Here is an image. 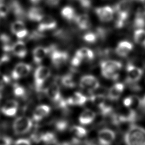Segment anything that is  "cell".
Listing matches in <instances>:
<instances>
[{"mask_svg": "<svg viewBox=\"0 0 145 145\" xmlns=\"http://www.w3.org/2000/svg\"><path fill=\"white\" fill-rule=\"evenodd\" d=\"M123 139L126 145H145V129L131 125L125 133Z\"/></svg>", "mask_w": 145, "mask_h": 145, "instance_id": "6da1fadb", "label": "cell"}, {"mask_svg": "<svg viewBox=\"0 0 145 145\" xmlns=\"http://www.w3.org/2000/svg\"><path fill=\"white\" fill-rule=\"evenodd\" d=\"M122 66V63L116 60H106L100 63L102 75L108 79L116 80L119 77V71Z\"/></svg>", "mask_w": 145, "mask_h": 145, "instance_id": "7a4b0ae2", "label": "cell"}, {"mask_svg": "<svg viewBox=\"0 0 145 145\" xmlns=\"http://www.w3.org/2000/svg\"><path fill=\"white\" fill-rule=\"evenodd\" d=\"M32 121L26 116H20L14 121L12 128L15 134L22 135L28 133L32 127Z\"/></svg>", "mask_w": 145, "mask_h": 145, "instance_id": "3957f363", "label": "cell"}, {"mask_svg": "<svg viewBox=\"0 0 145 145\" xmlns=\"http://www.w3.org/2000/svg\"><path fill=\"white\" fill-rule=\"evenodd\" d=\"M50 69L44 66H40L36 68L34 72L35 84L37 89H40L46 80L50 75Z\"/></svg>", "mask_w": 145, "mask_h": 145, "instance_id": "277c9868", "label": "cell"}, {"mask_svg": "<svg viewBox=\"0 0 145 145\" xmlns=\"http://www.w3.org/2000/svg\"><path fill=\"white\" fill-rule=\"evenodd\" d=\"M45 93L47 97L54 103H58L62 105H65V103L67 104L66 101L65 103L62 100L60 87L56 82L52 83L46 88Z\"/></svg>", "mask_w": 145, "mask_h": 145, "instance_id": "5b68a950", "label": "cell"}, {"mask_svg": "<svg viewBox=\"0 0 145 145\" xmlns=\"http://www.w3.org/2000/svg\"><path fill=\"white\" fill-rule=\"evenodd\" d=\"M80 87L86 90L93 92L100 87L97 79L92 75H86L81 77L79 81Z\"/></svg>", "mask_w": 145, "mask_h": 145, "instance_id": "8992f818", "label": "cell"}, {"mask_svg": "<svg viewBox=\"0 0 145 145\" xmlns=\"http://www.w3.org/2000/svg\"><path fill=\"white\" fill-rule=\"evenodd\" d=\"M126 83H137L143 74V70L131 63H129L126 66Z\"/></svg>", "mask_w": 145, "mask_h": 145, "instance_id": "52a82bcc", "label": "cell"}, {"mask_svg": "<svg viewBox=\"0 0 145 145\" xmlns=\"http://www.w3.org/2000/svg\"><path fill=\"white\" fill-rule=\"evenodd\" d=\"M50 58L53 65L56 68H59L66 63L69 58V54L65 51L56 50L53 47L50 52Z\"/></svg>", "mask_w": 145, "mask_h": 145, "instance_id": "ba28073f", "label": "cell"}, {"mask_svg": "<svg viewBox=\"0 0 145 145\" xmlns=\"http://www.w3.org/2000/svg\"><path fill=\"white\" fill-rule=\"evenodd\" d=\"M32 69L31 66L23 62L18 63L14 67L11 76L14 80H18L27 76Z\"/></svg>", "mask_w": 145, "mask_h": 145, "instance_id": "9c48e42d", "label": "cell"}, {"mask_svg": "<svg viewBox=\"0 0 145 145\" xmlns=\"http://www.w3.org/2000/svg\"><path fill=\"white\" fill-rule=\"evenodd\" d=\"M131 6L130 0H121L116 5L114 11L116 12L117 17L128 18Z\"/></svg>", "mask_w": 145, "mask_h": 145, "instance_id": "30bf717a", "label": "cell"}, {"mask_svg": "<svg viewBox=\"0 0 145 145\" xmlns=\"http://www.w3.org/2000/svg\"><path fill=\"white\" fill-rule=\"evenodd\" d=\"M97 137L101 145H110L116 138V133L112 130L105 128L99 131Z\"/></svg>", "mask_w": 145, "mask_h": 145, "instance_id": "8fae6325", "label": "cell"}, {"mask_svg": "<svg viewBox=\"0 0 145 145\" xmlns=\"http://www.w3.org/2000/svg\"><path fill=\"white\" fill-rule=\"evenodd\" d=\"M95 12L101 22H108L113 19L114 11L111 7L105 6L95 8Z\"/></svg>", "mask_w": 145, "mask_h": 145, "instance_id": "7c38bea8", "label": "cell"}, {"mask_svg": "<svg viewBox=\"0 0 145 145\" xmlns=\"http://www.w3.org/2000/svg\"><path fill=\"white\" fill-rule=\"evenodd\" d=\"M11 31L20 39L24 38L28 33L25 24L22 20H16L13 22L11 25Z\"/></svg>", "mask_w": 145, "mask_h": 145, "instance_id": "4fadbf2b", "label": "cell"}, {"mask_svg": "<svg viewBox=\"0 0 145 145\" xmlns=\"http://www.w3.org/2000/svg\"><path fill=\"white\" fill-rule=\"evenodd\" d=\"M57 26L56 20L50 16H44L43 18L40 21L37 31L42 33L47 31H50L54 29Z\"/></svg>", "mask_w": 145, "mask_h": 145, "instance_id": "5bb4252c", "label": "cell"}, {"mask_svg": "<svg viewBox=\"0 0 145 145\" xmlns=\"http://www.w3.org/2000/svg\"><path fill=\"white\" fill-rule=\"evenodd\" d=\"M53 47V46H52L50 48L43 46H37L35 48L32 52L34 62L37 64L40 63L44 58L48 55V54L50 53Z\"/></svg>", "mask_w": 145, "mask_h": 145, "instance_id": "9a60e30c", "label": "cell"}, {"mask_svg": "<svg viewBox=\"0 0 145 145\" xmlns=\"http://www.w3.org/2000/svg\"><path fill=\"white\" fill-rule=\"evenodd\" d=\"M18 103L15 100L7 101L2 106L1 111L3 114L8 117L14 116L18 111Z\"/></svg>", "mask_w": 145, "mask_h": 145, "instance_id": "2e32d148", "label": "cell"}, {"mask_svg": "<svg viewBox=\"0 0 145 145\" xmlns=\"http://www.w3.org/2000/svg\"><path fill=\"white\" fill-rule=\"evenodd\" d=\"M50 107L47 105H40L34 110L32 118L35 121H40L46 117L50 112Z\"/></svg>", "mask_w": 145, "mask_h": 145, "instance_id": "e0dca14e", "label": "cell"}, {"mask_svg": "<svg viewBox=\"0 0 145 145\" xmlns=\"http://www.w3.org/2000/svg\"><path fill=\"white\" fill-rule=\"evenodd\" d=\"M133 45L131 42L127 41H120L116 48V53L120 57H126L133 50Z\"/></svg>", "mask_w": 145, "mask_h": 145, "instance_id": "ac0fdd59", "label": "cell"}, {"mask_svg": "<svg viewBox=\"0 0 145 145\" xmlns=\"http://www.w3.org/2000/svg\"><path fill=\"white\" fill-rule=\"evenodd\" d=\"M11 51L15 56L20 58L25 57L27 53L25 44L20 40L16 41L12 45Z\"/></svg>", "mask_w": 145, "mask_h": 145, "instance_id": "d6986e66", "label": "cell"}, {"mask_svg": "<svg viewBox=\"0 0 145 145\" xmlns=\"http://www.w3.org/2000/svg\"><path fill=\"white\" fill-rule=\"evenodd\" d=\"M125 86L122 83H116L108 90V97L111 100H118L123 91Z\"/></svg>", "mask_w": 145, "mask_h": 145, "instance_id": "ffe728a7", "label": "cell"}, {"mask_svg": "<svg viewBox=\"0 0 145 145\" xmlns=\"http://www.w3.org/2000/svg\"><path fill=\"white\" fill-rule=\"evenodd\" d=\"M96 118V113L91 109H87L84 110L79 117V122L83 125H89L92 123Z\"/></svg>", "mask_w": 145, "mask_h": 145, "instance_id": "44dd1931", "label": "cell"}, {"mask_svg": "<svg viewBox=\"0 0 145 145\" xmlns=\"http://www.w3.org/2000/svg\"><path fill=\"white\" fill-rule=\"evenodd\" d=\"M87 100L86 96L80 92H76L72 96L69 97L66 101L67 104L72 105H83Z\"/></svg>", "mask_w": 145, "mask_h": 145, "instance_id": "7402d4cb", "label": "cell"}, {"mask_svg": "<svg viewBox=\"0 0 145 145\" xmlns=\"http://www.w3.org/2000/svg\"><path fill=\"white\" fill-rule=\"evenodd\" d=\"M44 16V11L40 7H31L27 12L28 18L33 22H40Z\"/></svg>", "mask_w": 145, "mask_h": 145, "instance_id": "603a6c76", "label": "cell"}, {"mask_svg": "<svg viewBox=\"0 0 145 145\" xmlns=\"http://www.w3.org/2000/svg\"><path fill=\"white\" fill-rule=\"evenodd\" d=\"M74 20L79 29L82 30L87 29L90 27L89 19L87 14L76 15Z\"/></svg>", "mask_w": 145, "mask_h": 145, "instance_id": "cb8c5ba5", "label": "cell"}, {"mask_svg": "<svg viewBox=\"0 0 145 145\" xmlns=\"http://www.w3.org/2000/svg\"><path fill=\"white\" fill-rule=\"evenodd\" d=\"M75 54L78 56L82 62L83 61H91L94 58V53L93 51L90 49L85 47L78 49Z\"/></svg>", "mask_w": 145, "mask_h": 145, "instance_id": "d4e9b609", "label": "cell"}, {"mask_svg": "<svg viewBox=\"0 0 145 145\" xmlns=\"http://www.w3.org/2000/svg\"><path fill=\"white\" fill-rule=\"evenodd\" d=\"M61 15L67 21H72L74 20L76 15L72 7L65 6L61 10Z\"/></svg>", "mask_w": 145, "mask_h": 145, "instance_id": "484cf974", "label": "cell"}, {"mask_svg": "<svg viewBox=\"0 0 145 145\" xmlns=\"http://www.w3.org/2000/svg\"><path fill=\"white\" fill-rule=\"evenodd\" d=\"M134 41L142 46L145 47V30L143 28H138L134 33Z\"/></svg>", "mask_w": 145, "mask_h": 145, "instance_id": "4316f807", "label": "cell"}, {"mask_svg": "<svg viewBox=\"0 0 145 145\" xmlns=\"http://www.w3.org/2000/svg\"><path fill=\"white\" fill-rule=\"evenodd\" d=\"M71 134L76 138H83L87 134V130L85 128L81 126H73L70 129Z\"/></svg>", "mask_w": 145, "mask_h": 145, "instance_id": "83f0119b", "label": "cell"}, {"mask_svg": "<svg viewBox=\"0 0 145 145\" xmlns=\"http://www.w3.org/2000/svg\"><path fill=\"white\" fill-rule=\"evenodd\" d=\"M61 83L66 87L73 88L75 86V82L72 75L70 74H66L61 78Z\"/></svg>", "mask_w": 145, "mask_h": 145, "instance_id": "f1b7e54d", "label": "cell"}, {"mask_svg": "<svg viewBox=\"0 0 145 145\" xmlns=\"http://www.w3.org/2000/svg\"><path fill=\"white\" fill-rule=\"evenodd\" d=\"M11 10L16 15V16H18L19 18H22L24 15V12L20 6V5L16 1H14L12 2L11 4Z\"/></svg>", "mask_w": 145, "mask_h": 145, "instance_id": "f546056e", "label": "cell"}, {"mask_svg": "<svg viewBox=\"0 0 145 145\" xmlns=\"http://www.w3.org/2000/svg\"><path fill=\"white\" fill-rule=\"evenodd\" d=\"M97 36L96 34L93 32H88L85 34L83 36V40L87 42L92 44L96 42L97 40Z\"/></svg>", "mask_w": 145, "mask_h": 145, "instance_id": "4dcf8cb0", "label": "cell"}, {"mask_svg": "<svg viewBox=\"0 0 145 145\" xmlns=\"http://www.w3.org/2000/svg\"><path fill=\"white\" fill-rule=\"evenodd\" d=\"M13 91H14V94L15 95V96H16L17 97H22L25 95L24 88L22 86H21L18 84H14Z\"/></svg>", "mask_w": 145, "mask_h": 145, "instance_id": "1f68e13d", "label": "cell"}, {"mask_svg": "<svg viewBox=\"0 0 145 145\" xmlns=\"http://www.w3.org/2000/svg\"><path fill=\"white\" fill-rule=\"evenodd\" d=\"M9 11V7L5 3L0 2V17L3 18L6 16L8 15Z\"/></svg>", "mask_w": 145, "mask_h": 145, "instance_id": "d6a6232c", "label": "cell"}, {"mask_svg": "<svg viewBox=\"0 0 145 145\" xmlns=\"http://www.w3.org/2000/svg\"><path fill=\"white\" fill-rule=\"evenodd\" d=\"M10 79L8 76L0 72V89L3 88L9 82Z\"/></svg>", "mask_w": 145, "mask_h": 145, "instance_id": "836d02e7", "label": "cell"}, {"mask_svg": "<svg viewBox=\"0 0 145 145\" xmlns=\"http://www.w3.org/2000/svg\"><path fill=\"white\" fill-rule=\"evenodd\" d=\"M82 62V61L78 57L76 56L75 54L74 55V57L72 58L71 59V65L74 67H78L79 66Z\"/></svg>", "mask_w": 145, "mask_h": 145, "instance_id": "e575fe53", "label": "cell"}, {"mask_svg": "<svg viewBox=\"0 0 145 145\" xmlns=\"http://www.w3.org/2000/svg\"><path fill=\"white\" fill-rule=\"evenodd\" d=\"M133 102V96H128L123 99V104L126 108H130Z\"/></svg>", "mask_w": 145, "mask_h": 145, "instance_id": "d590c367", "label": "cell"}, {"mask_svg": "<svg viewBox=\"0 0 145 145\" xmlns=\"http://www.w3.org/2000/svg\"><path fill=\"white\" fill-rule=\"evenodd\" d=\"M14 145H31L30 141L27 139L21 138L18 139L14 143Z\"/></svg>", "mask_w": 145, "mask_h": 145, "instance_id": "8d00e7d4", "label": "cell"}, {"mask_svg": "<svg viewBox=\"0 0 145 145\" xmlns=\"http://www.w3.org/2000/svg\"><path fill=\"white\" fill-rule=\"evenodd\" d=\"M11 144V138L7 137H2L0 138V145H10Z\"/></svg>", "mask_w": 145, "mask_h": 145, "instance_id": "74e56055", "label": "cell"}, {"mask_svg": "<svg viewBox=\"0 0 145 145\" xmlns=\"http://www.w3.org/2000/svg\"><path fill=\"white\" fill-rule=\"evenodd\" d=\"M57 129L59 131H62L66 129L67 127V124L65 121H59L56 124Z\"/></svg>", "mask_w": 145, "mask_h": 145, "instance_id": "f35d334b", "label": "cell"}, {"mask_svg": "<svg viewBox=\"0 0 145 145\" xmlns=\"http://www.w3.org/2000/svg\"><path fill=\"white\" fill-rule=\"evenodd\" d=\"M44 1L48 5L52 7H54L59 4L60 0H44Z\"/></svg>", "mask_w": 145, "mask_h": 145, "instance_id": "ab89813d", "label": "cell"}, {"mask_svg": "<svg viewBox=\"0 0 145 145\" xmlns=\"http://www.w3.org/2000/svg\"><path fill=\"white\" fill-rule=\"evenodd\" d=\"M140 109L143 111H145V95L142 98H140Z\"/></svg>", "mask_w": 145, "mask_h": 145, "instance_id": "60d3db41", "label": "cell"}, {"mask_svg": "<svg viewBox=\"0 0 145 145\" xmlns=\"http://www.w3.org/2000/svg\"><path fill=\"white\" fill-rule=\"evenodd\" d=\"M30 2L31 3H32L33 4H35V5H36L37 3H39L41 0H29Z\"/></svg>", "mask_w": 145, "mask_h": 145, "instance_id": "b9f144b4", "label": "cell"}, {"mask_svg": "<svg viewBox=\"0 0 145 145\" xmlns=\"http://www.w3.org/2000/svg\"><path fill=\"white\" fill-rule=\"evenodd\" d=\"M132 1H135L138 2H143L145 1V0H132Z\"/></svg>", "mask_w": 145, "mask_h": 145, "instance_id": "7bdbcfd3", "label": "cell"}, {"mask_svg": "<svg viewBox=\"0 0 145 145\" xmlns=\"http://www.w3.org/2000/svg\"><path fill=\"white\" fill-rule=\"evenodd\" d=\"M59 145H71L70 144H69V143H62V144H61Z\"/></svg>", "mask_w": 145, "mask_h": 145, "instance_id": "ee69618b", "label": "cell"}]
</instances>
